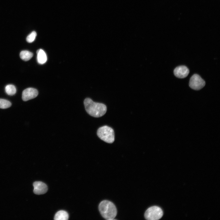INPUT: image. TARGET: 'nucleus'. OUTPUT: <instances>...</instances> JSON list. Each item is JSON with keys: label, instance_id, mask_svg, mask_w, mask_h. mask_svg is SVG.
<instances>
[{"label": "nucleus", "instance_id": "obj_8", "mask_svg": "<svg viewBox=\"0 0 220 220\" xmlns=\"http://www.w3.org/2000/svg\"><path fill=\"white\" fill-rule=\"evenodd\" d=\"M189 72L188 68L185 66H180L176 67L174 71L175 76L179 78H184L186 77Z\"/></svg>", "mask_w": 220, "mask_h": 220}, {"label": "nucleus", "instance_id": "obj_10", "mask_svg": "<svg viewBox=\"0 0 220 220\" xmlns=\"http://www.w3.org/2000/svg\"><path fill=\"white\" fill-rule=\"evenodd\" d=\"M69 218L68 213L65 211L60 210L55 214L54 219L55 220H67Z\"/></svg>", "mask_w": 220, "mask_h": 220}, {"label": "nucleus", "instance_id": "obj_9", "mask_svg": "<svg viewBox=\"0 0 220 220\" xmlns=\"http://www.w3.org/2000/svg\"><path fill=\"white\" fill-rule=\"evenodd\" d=\"M37 53V60L38 63L40 64L45 63L47 60L46 53L42 49L38 50L36 52Z\"/></svg>", "mask_w": 220, "mask_h": 220}, {"label": "nucleus", "instance_id": "obj_14", "mask_svg": "<svg viewBox=\"0 0 220 220\" xmlns=\"http://www.w3.org/2000/svg\"><path fill=\"white\" fill-rule=\"evenodd\" d=\"M37 35L35 31H33L26 38V41L29 43L33 42L35 40Z\"/></svg>", "mask_w": 220, "mask_h": 220}, {"label": "nucleus", "instance_id": "obj_12", "mask_svg": "<svg viewBox=\"0 0 220 220\" xmlns=\"http://www.w3.org/2000/svg\"><path fill=\"white\" fill-rule=\"evenodd\" d=\"M5 90L7 94L9 95H13L16 92L15 87L12 84L6 85L5 87Z\"/></svg>", "mask_w": 220, "mask_h": 220}, {"label": "nucleus", "instance_id": "obj_2", "mask_svg": "<svg viewBox=\"0 0 220 220\" xmlns=\"http://www.w3.org/2000/svg\"><path fill=\"white\" fill-rule=\"evenodd\" d=\"M99 210L102 216L106 220H114L117 215V209L115 205L108 200L102 201L99 204Z\"/></svg>", "mask_w": 220, "mask_h": 220}, {"label": "nucleus", "instance_id": "obj_13", "mask_svg": "<svg viewBox=\"0 0 220 220\" xmlns=\"http://www.w3.org/2000/svg\"><path fill=\"white\" fill-rule=\"evenodd\" d=\"M11 103L9 101L4 99H0V108L6 109L10 107Z\"/></svg>", "mask_w": 220, "mask_h": 220}, {"label": "nucleus", "instance_id": "obj_5", "mask_svg": "<svg viewBox=\"0 0 220 220\" xmlns=\"http://www.w3.org/2000/svg\"><path fill=\"white\" fill-rule=\"evenodd\" d=\"M189 85L192 89L199 90L205 86V82L199 75L194 74L190 78Z\"/></svg>", "mask_w": 220, "mask_h": 220}, {"label": "nucleus", "instance_id": "obj_3", "mask_svg": "<svg viewBox=\"0 0 220 220\" xmlns=\"http://www.w3.org/2000/svg\"><path fill=\"white\" fill-rule=\"evenodd\" d=\"M98 137L104 141L112 143L115 140V134L113 130L111 127L104 126L100 127L97 132Z\"/></svg>", "mask_w": 220, "mask_h": 220}, {"label": "nucleus", "instance_id": "obj_1", "mask_svg": "<svg viewBox=\"0 0 220 220\" xmlns=\"http://www.w3.org/2000/svg\"><path fill=\"white\" fill-rule=\"evenodd\" d=\"M84 104L87 113L95 117L103 116L107 111V107L105 104L94 102L89 98L84 100Z\"/></svg>", "mask_w": 220, "mask_h": 220}, {"label": "nucleus", "instance_id": "obj_7", "mask_svg": "<svg viewBox=\"0 0 220 220\" xmlns=\"http://www.w3.org/2000/svg\"><path fill=\"white\" fill-rule=\"evenodd\" d=\"M33 185L34 187L33 192L34 193L37 195H41L46 193L48 189L47 186L44 183L36 181L34 182Z\"/></svg>", "mask_w": 220, "mask_h": 220}, {"label": "nucleus", "instance_id": "obj_6", "mask_svg": "<svg viewBox=\"0 0 220 220\" xmlns=\"http://www.w3.org/2000/svg\"><path fill=\"white\" fill-rule=\"evenodd\" d=\"M38 94V90L33 88H28L23 90L22 94V99L24 101H27L36 97Z\"/></svg>", "mask_w": 220, "mask_h": 220}, {"label": "nucleus", "instance_id": "obj_4", "mask_svg": "<svg viewBox=\"0 0 220 220\" xmlns=\"http://www.w3.org/2000/svg\"><path fill=\"white\" fill-rule=\"evenodd\" d=\"M163 211L158 206H153L148 208L145 211L144 216L148 220H157L162 217Z\"/></svg>", "mask_w": 220, "mask_h": 220}, {"label": "nucleus", "instance_id": "obj_11", "mask_svg": "<svg viewBox=\"0 0 220 220\" xmlns=\"http://www.w3.org/2000/svg\"><path fill=\"white\" fill-rule=\"evenodd\" d=\"M33 56V53L27 50L22 51L20 53V58L25 61H27L29 60Z\"/></svg>", "mask_w": 220, "mask_h": 220}]
</instances>
